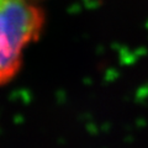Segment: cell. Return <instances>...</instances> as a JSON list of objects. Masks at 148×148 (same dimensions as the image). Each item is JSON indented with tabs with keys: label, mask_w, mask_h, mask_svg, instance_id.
Masks as SVG:
<instances>
[{
	"label": "cell",
	"mask_w": 148,
	"mask_h": 148,
	"mask_svg": "<svg viewBox=\"0 0 148 148\" xmlns=\"http://www.w3.org/2000/svg\"><path fill=\"white\" fill-rule=\"evenodd\" d=\"M45 0H0V86L15 78L46 24Z\"/></svg>",
	"instance_id": "obj_1"
}]
</instances>
